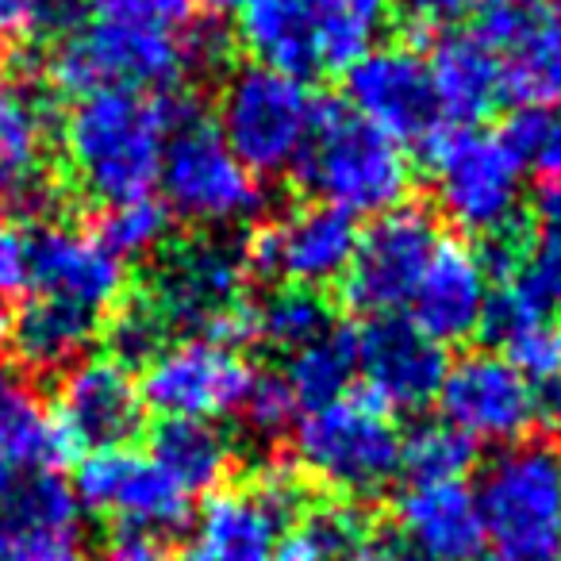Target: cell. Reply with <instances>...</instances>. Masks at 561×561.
Wrapping results in <instances>:
<instances>
[{"label": "cell", "instance_id": "6da1fadb", "mask_svg": "<svg viewBox=\"0 0 561 561\" xmlns=\"http://www.w3.org/2000/svg\"><path fill=\"white\" fill-rule=\"evenodd\" d=\"M173 112L178 101L162 93L101 89L73 96L58 124V154L73 193L101 208L154 193Z\"/></svg>", "mask_w": 561, "mask_h": 561}, {"label": "cell", "instance_id": "7a4b0ae2", "mask_svg": "<svg viewBox=\"0 0 561 561\" xmlns=\"http://www.w3.org/2000/svg\"><path fill=\"white\" fill-rule=\"evenodd\" d=\"M389 16V0H247L239 43L257 66L308 81L346 73L381 47Z\"/></svg>", "mask_w": 561, "mask_h": 561}, {"label": "cell", "instance_id": "3957f363", "mask_svg": "<svg viewBox=\"0 0 561 561\" xmlns=\"http://www.w3.org/2000/svg\"><path fill=\"white\" fill-rule=\"evenodd\" d=\"M316 204L343 216H385L400 208L412 188V165L400 142L354 116L346 104H323L305 154L297 162Z\"/></svg>", "mask_w": 561, "mask_h": 561}, {"label": "cell", "instance_id": "277c9868", "mask_svg": "<svg viewBox=\"0 0 561 561\" xmlns=\"http://www.w3.org/2000/svg\"><path fill=\"white\" fill-rule=\"evenodd\" d=\"M158 188H162L165 211L201 234L247 227L265 211L262 181L231 154L211 119L181 101L162 150Z\"/></svg>", "mask_w": 561, "mask_h": 561}, {"label": "cell", "instance_id": "5b68a950", "mask_svg": "<svg viewBox=\"0 0 561 561\" xmlns=\"http://www.w3.org/2000/svg\"><path fill=\"white\" fill-rule=\"evenodd\" d=\"M397 420L366 397H339L305 408L293 427V454L300 477L328 484L346 504H366L392 489L400 477Z\"/></svg>", "mask_w": 561, "mask_h": 561}, {"label": "cell", "instance_id": "8992f818", "mask_svg": "<svg viewBox=\"0 0 561 561\" xmlns=\"http://www.w3.org/2000/svg\"><path fill=\"white\" fill-rule=\"evenodd\" d=\"M323 104L312 85L270 66H234L216 96V131L254 178L297 170Z\"/></svg>", "mask_w": 561, "mask_h": 561}, {"label": "cell", "instance_id": "52a82bcc", "mask_svg": "<svg viewBox=\"0 0 561 561\" xmlns=\"http://www.w3.org/2000/svg\"><path fill=\"white\" fill-rule=\"evenodd\" d=\"M427 181L438 211L458 231L484 242L519 231L527 173L504 135L484 127H454L427 142Z\"/></svg>", "mask_w": 561, "mask_h": 561}, {"label": "cell", "instance_id": "ba28073f", "mask_svg": "<svg viewBox=\"0 0 561 561\" xmlns=\"http://www.w3.org/2000/svg\"><path fill=\"white\" fill-rule=\"evenodd\" d=\"M247 257L224 234L165 242L147 285V300L165 328H185L219 343H250Z\"/></svg>", "mask_w": 561, "mask_h": 561}, {"label": "cell", "instance_id": "9c48e42d", "mask_svg": "<svg viewBox=\"0 0 561 561\" xmlns=\"http://www.w3.org/2000/svg\"><path fill=\"white\" fill-rule=\"evenodd\" d=\"M188 73L185 35L173 27L93 20L73 27L50 47L47 78L70 96L127 89V93H165Z\"/></svg>", "mask_w": 561, "mask_h": 561}, {"label": "cell", "instance_id": "30bf717a", "mask_svg": "<svg viewBox=\"0 0 561 561\" xmlns=\"http://www.w3.org/2000/svg\"><path fill=\"white\" fill-rule=\"evenodd\" d=\"M484 538L500 561H558L561 535V450L553 443L504 446L484 466L473 492Z\"/></svg>", "mask_w": 561, "mask_h": 561}, {"label": "cell", "instance_id": "8fae6325", "mask_svg": "<svg viewBox=\"0 0 561 561\" xmlns=\"http://www.w3.org/2000/svg\"><path fill=\"white\" fill-rule=\"evenodd\" d=\"M254 381V366L231 343L188 335L165 343L142 366L139 392L147 412L162 420H208L234 415Z\"/></svg>", "mask_w": 561, "mask_h": 561}, {"label": "cell", "instance_id": "7c38bea8", "mask_svg": "<svg viewBox=\"0 0 561 561\" xmlns=\"http://www.w3.org/2000/svg\"><path fill=\"white\" fill-rule=\"evenodd\" d=\"M81 512L101 515L119 535L162 538L188 523V496L135 446L85 454L73 477Z\"/></svg>", "mask_w": 561, "mask_h": 561}, {"label": "cell", "instance_id": "4fadbf2b", "mask_svg": "<svg viewBox=\"0 0 561 561\" xmlns=\"http://www.w3.org/2000/svg\"><path fill=\"white\" fill-rule=\"evenodd\" d=\"M358 234L362 231L351 216L308 201L273 224H257L242 242V257L257 277L323 293L346 277Z\"/></svg>", "mask_w": 561, "mask_h": 561}, {"label": "cell", "instance_id": "5bb4252c", "mask_svg": "<svg viewBox=\"0 0 561 561\" xmlns=\"http://www.w3.org/2000/svg\"><path fill=\"white\" fill-rule=\"evenodd\" d=\"M438 242L443 234H438L435 216L420 204H400V208L377 216L358 234V250L343 277V293L354 312L369 316V320L400 312Z\"/></svg>", "mask_w": 561, "mask_h": 561}, {"label": "cell", "instance_id": "9a60e30c", "mask_svg": "<svg viewBox=\"0 0 561 561\" xmlns=\"http://www.w3.org/2000/svg\"><path fill=\"white\" fill-rule=\"evenodd\" d=\"M443 420L473 446H515L538 423L535 385L496 351H469L450 362L435 397Z\"/></svg>", "mask_w": 561, "mask_h": 561}, {"label": "cell", "instance_id": "2e32d148", "mask_svg": "<svg viewBox=\"0 0 561 561\" xmlns=\"http://www.w3.org/2000/svg\"><path fill=\"white\" fill-rule=\"evenodd\" d=\"M346 108L392 142H431L443 127L427 58L404 43H381L343 73Z\"/></svg>", "mask_w": 561, "mask_h": 561}, {"label": "cell", "instance_id": "e0dca14e", "mask_svg": "<svg viewBox=\"0 0 561 561\" xmlns=\"http://www.w3.org/2000/svg\"><path fill=\"white\" fill-rule=\"evenodd\" d=\"M27 289L101 320L127 297V265L85 227L43 219L27 231Z\"/></svg>", "mask_w": 561, "mask_h": 561}, {"label": "cell", "instance_id": "ac0fdd59", "mask_svg": "<svg viewBox=\"0 0 561 561\" xmlns=\"http://www.w3.org/2000/svg\"><path fill=\"white\" fill-rule=\"evenodd\" d=\"M50 412H55V423L70 454L131 446L147 423L139 377L108 354L81 358L78 366L66 369Z\"/></svg>", "mask_w": 561, "mask_h": 561}, {"label": "cell", "instance_id": "d6986e66", "mask_svg": "<svg viewBox=\"0 0 561 561\" xmlns=\"http://www.w3.org/2000/svg\"><path fill=\"white\" fill-rule=\"evenodd\" d=\"M473 35L500 58L507 101H561V24L546 0H477Z\"/></svg>", "mask_w": 561, "mask_h": 561}, {"label": "cell", "instance_id": "ffe728a7", "mask_svg": "<svg viewBox=\"0 0 561 561\" xmlns=\"http://www.w3.org/2000/svg\"><path fill=\"white\" fill-rule=\"evenodd\" d=\"M354 351H358V381L369 404L381 412H423L435 404L443 377L450 369L446 346L415 331L408 320L381 316L354 331Z\"/></svg>", "mask_w": 561, "mask_h": 561}, {"label": "cell", "instance_id": "44dd1931", "mask_svg": "<svg viewBox=\"0 0 561 561\" xmlns=\"http://www.w3.org/2000/svg\"><path fill=\"white\" fill-rule=\"evenodd\" d=\"M0 561H89L81 504L55 469L20 477L0 496Z\"/></svg>", "mask_w": 561, "mask_h": 561}, {"label": "cell", "instance_id": "7402d4cb", "mask_svg": "<svg viewBox=\"0 0 561 561\" xmlns=\"http://www.w3.org/2000/svg\"><path fill=\"white\" fill-rule=\"evenodd\" d=\"M50 112L32 81L0 73V211L47 216L55 204L50 178Z\"/></svg>", "mask_w": 561, "mask_h": 561}, {"label": "cell", "instance_id": "603a6c76", "mask_svg": "<svg viewBox=\"0 0 561 561\" xmlns=\"http://www.w3.org/2000/svg\"><path fill=\"white\" fill-rule=\"evenodd\" d=\"M492 297V270L469 242L443 239L408 297V323L438 346L466 343L481 331Z\"/></svg>", "mask_w": 561, "mask_h": 561}, {"label": "cell", "instance_id": "cb8c5ba5", "mask_svg": "<svg viewBox=\"0 0 561 561\" xmlns=\"http://www.w3.org/2000/svg\"><path fill=\"white\" fill-rule=\"evenodd\" d=\"M397 558L400 561H481L484 519L466 481L412 484L397 500Z\"/></svg>", "mask_w": 561, "mask_h": 561}, {"label": "cell", "instance_id": "d4e9b609", "mask_svg": "<svg viewBox=\"0 0 561 561\" xmlns=\"http://www.w3.org/2000/svg\"><path fill=\"white\" fill-rule=\"evenodd\" d=\"M285 527H293L250 484L216 489L201 504L185 561H273Z\"/></svg>", "mask_w": 561, "mask_h": 561}, {"label": "cell", "instance_id": "484cf974", "mask_svg": "<svg viewBox=\"0 0 561 561\" xmlns=\"http://www.w3.org/2000/svg\"><path fill=\"white\" fill-rule=\"evenodd\" d=\"M481 331L530 385L561 377V323L515 277H504V285L492 289Z\"/></svg>", "mask_w": 561, "mask_h": 561}, {"label": "cell", "instance_id": "4316f807", "mask_svg": "<svg viewBox=\"0 0 561 561\" xmlns=\"http://www.w3.org/2000/svg\"><path fill=\"white\" fill-rule=\"evenodd\" d=\"M443 119L477 124L507 101V81L500 58L473 32H446L427 58Z\"/></svg>", "mask_w": 561, "mask_h": 561}, {"label": "cell", "instance_id": "83f0119b", "mask_svg": "<svg viewBox=\"0 0 561 561\" xmlns=\"http://www.w3.org/2000/svg\"><path fill=\"white\" fill-rule=\"evenodd\" d=\"M101 320L81 308L58 305V300L35 297L24 305V312L12 316V351L32 374H58L89 358Z\"/></svg>", "mask_w": 561, "mask_h": 561}, {"label": "cell", "instance_id": "f1b7e54d", "mask_svg": "<svg viewBox=\"0 0 561 561\" xmlns=\"http://www.w3.org/2000/svg\"><path fill=\"white\" fill-rule=\"evenodd\" d=\"M150 458L185 496L216 492L231 473L234 446L219 423L208 420H162L150 438Z\"/></svg>", "mask_w": 561, "mask_h": 561}, {"label": "cell", "instance_id": "f546056e", "mask_svg": "<svg viewBox=\"0 0 561 561\" xmlns=\"http://www.w3.org/2000/svg\"><path fill=\"white\" fill-rule=\"evenodd\" d=\"M0 454L24 477L58 469V461L70 458L50 404L32 381L12 374H0Z\"/></svg>", "mask_w": 561, "mask_h": 561}, {"label": "cell", "instance_id": "4dcf8cb0", "mask_svg": "<svg viewBox=\"0 0 561 561\" xmlns=\"http://www.w3.org/2000/svg\"><path fill=\"white\" fill-rule=\"evenodd\" d=\"M335 328L331 305L323 293L297 289V285H280L265 300L250 305V343H265L280 351L285 358L305 351L308 343L323 339Z\"/></svg>", "mask_w": 561, "mask_h": 561}, {"label": "cell", "instance_id": "1f68e13d", "mask_svg": "<svg viewBox=\"0 0 561 561\" xmlns=\"http://www.w3.org/2000/svg\"><path fill=\"white\" fill-rule=\"evenodd\" d=\"M285 381L297 397L300 412L328 400L351 397V385L358 381V351H354V331L331 328L323 339L308 343L305 351L289 354L285 362Z\"/></svg>", "mask_w": 561, "mask_h": 561}, {"label": "cell", "instance_id": "d6a6232c", "mask_svg": "<svg viewBox=\"0 0 561 561\" xmlns=\"http://www.w3.org/2000/svg\"><path fill=\"white\" fill-rule=\"evenodd\" d=\"M473 458L477 446L461 431H454L446 420L420 423L400 443V473L412 477V484L466 481V473L473 469Z\"/></svg>", "mask_w": 561, "mask_h": 561}, {"label": "cell", "instance_id": "836d02e7", "mask_svg": "<svg viewBox=\"0 0 561 561\" xmlns=\"http://www.w3.org/2000/svg\"><path fill=\"white\" fill-rule=\"evenodd\" d=\"M93 234L124 265L135 257H154L170 242V211L158 196H135V201L101 208Z\"/></svg>", "mask_w": 561, "mask_h": 561}, {"label": "cell", "instance_id": "e575fe53", "mask_svg": "<svg viewBox=\"0 0 561 561\" xmlns=\"http://www.w3.org/2000/svg\"><path fill=\"white\" fill-rule=\"evenodd\" d=\"M504 142L512 147L523 173L561 181V101L519 104L504 127Z\"/></svg>", "mask_w": 561, "mask_h": 561}, {"label": "cell", "instance_id": "d590c367", "mask_svg": "<svg viewBox=\"0 0 561 561\" xmlns=\"http://www.w3.org/2000/svg\"><path fill=\"white\" fill-rule=\"evenodd\" d=\"M108 320V358H116L119 366L135 369L147 366L158 351L165 346V320L158 316V308L147 300V293L139 297H124L112 308Z\"/></svg>", "mask_w": 561, "mask_h": 561}, {"label": "cell", "instance_id": "8d00e7d4", "mask_svg": "<svg viewBox=\"0 0 561 561\" xmlns=\"http://www.w3.org/2000/svg\"><path fill=\"white\" fill-rule=\"evenodd\" d=\"M234 415H239L242 427H247L257 443H273V438H280L285 431L297 427L300 404H297V397H293L289 381L280 374H254V381H250L247 397H242Z\"/></svg>", "mask_w": 561, "mask_h": 561}, {"label": "cell", "instance_id": "74e56055", "mask_svg": "<svg viewBox=\"0 0 561 561\" xmlns=\"http://www.w3.org/2000/svg\"><path fill=\"white\" fill-rule=\"evenodd\" d=\"M81 0H0V35L9 39H62L78 27Z\"/></svg>", "mask_w": 561, "mask_h": 561}, {"label": "cell", "instance_id": "f35d334b", "mask_svg": "<svg viewBox=\"0 0 561 561\" xmlns=\"http://www.w3.org/2000/svg\"><path fill=\"white\" fill-rule=\"evenodd\" d=\"M81 9H93L96 20H124V24L173 27L188 20V0H81Z\"/></svg>", "mask_w": 561, "mask_h": 561}, {"label": "cell", "instance_id": "ab89813d", "mask_svg": "<svg viewBox=\"0 0 561 561\" xmlns=\"http://www.w3.org/2000/svg\"><path fill=\"white\" fill-rule=\"evenodd\" d=\"M27 289V231L16 216L0 211V300Z\"/></svg>", "mask_w": 561, "mask_h": 561}, {"label": "cell", "instance_id": "60d3db41", "mask_svg": "<svg viewBox=\"0 0 561 561\" xmlns=\"http://www.w3.org/2000/svg\"><path fill=\"white\" fill-rule=\"evenodd\" d=\"M400 16H408L415 27H446L466 20L477 9V0H389Z\"/></svg>", "mask_w": 561, "mask_h": 561}, {"label": "cell", "instance_id": "b9f144b4", "mask_svg": "<svg viewBox=\"0 0 561 561\" xmlns=\"http://www.w3.org/2000/svg\"><path fill=\"white\" fill-rule=\"evenodd\" d=\"M104 561H178L170 550H165L158 538H139V535H119L116 542L108 546Z\"/></svg>", "mask_w": 561, "mask_h": 561}, {"label": "cell", "instance_id": "7bdbcfd3", "mask_svg": "<svg viewBox=\"0 0 561 561\" xmlns=\"http://www.w3.org/2000/svg\"><path fill=\"white\" fill-rule=\"evenodd\" d=\"M188 4H196V9H201L204 16L224 20V16H239L247 0H188Z\"/></svg>", "mask_w": 561, "mask_h": 561}, {"label": "cell", "instance_id": "ee69618b", "mask_svg": "<svg viewBox=\"0 0 561 561\" xmlns=\"http://www.w3.org/2000/svg\"><path fill=\"white\" fill-rule=\"evenodd\" d=\"M12 346V312L4 305H0V358H4V351Z\"/></svg>", "mask_w": 561, "mask_h": 561}, {"label": "cell", "instance_id": "f6af8a7d", "mask_svg": "<svg viewBox=\"0 0 561 561\" xmlns=\"http://www.w3.org/2000/svg\"><path fill=\"white\" fill-rule=\"evenodd\" d=\"M366 561H400V558H397V553H392V550H381V546H377V550L369 553Z\"/></svg>", "mask_w": 561, "mask_h": 561}, {"label": "cell", "instance_id": "bcb514c9", "mask_svg": "<svg viewBox=\"0 0 561 561\" xmlns=\"http://www.w3.org/2000/svg\"><path fill=\"white\" fill-rule=\"evenodd\" d=\"M546 4H550V12H553V20H558V24H561V0H546Z\"/></svg>", "mask_w": 561, "mask_h": 561}, {"label": "cell", "instance_id": "7dc6e473", "mask_svg": "<svg viewBox=\"0 0 561 561\" xmlns=\"http://www.w3.org/2000/svg\"><path fill=\"white\" fill-rule=\"evenodd\" d=\"M558 561H561V535H558Z\"/></svg>", "mask_w": 561, "mask_h": 561}]
</instances>
